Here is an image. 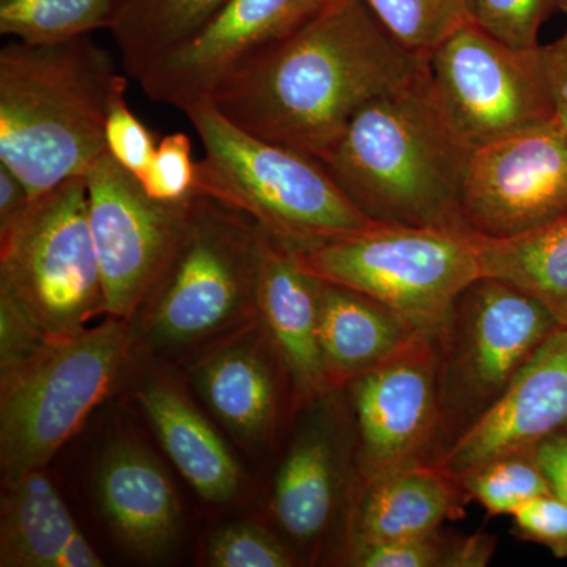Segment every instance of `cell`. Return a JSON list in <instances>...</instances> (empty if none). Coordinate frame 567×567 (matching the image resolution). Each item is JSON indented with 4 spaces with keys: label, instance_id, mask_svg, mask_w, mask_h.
I'll use <instances>...</instances> for the list:
<instances>
[{
    "label": "cell",
    "instance_id": "1",
    "mask_svg": "<svg viewBox=\"0 0 567 567\" xmlns=\"http://www.w3.org/2000/svg\"><path fill=\"white\" fill-rule=\"evenodd\" d=\"M424 70L363 0H338L241 63L208 102L245 132L320 159L361 107Z\"/></svg>",
    "mask_w": 567,
    "mask_h": 567
},
{
    "label": "cell",
    "instance_id": "2",
    "mask_svg": "<svg viewBox=\"0 0 567 567\" xmlns=\"http://www.w3.org/2000/svg\"><path fill=\"white\" fill-rule=\"evenodd\" d=\"M470 153L440 114L425 65L361 107L319 162L372 221L468 233L461 194Z\"/></svg>",
    "mask_w": 567,
    "mask_h": 567
},
{
    "label": "cell",
    "instance_id": "3",
    "mask_svg": "<svg viewBox=\"0 0 567 567\" xmlns=\"http://www.w3.org/2000/svg\"><path fill=\"white\" fill-rule=\"evenodd\" d=\"M125 91L91 35L43 47L11 41L0 51V164L33 200L85 177L106 153L107 112Z\"/></svg>",
    "mask_w": 567,
    "mask_h": 567
},
{
    "label": "cell",
    "instance_id": "4",
    "mask_svg": "<svg viewBox=\"0 0 567 567\" xmlns=\"http://www.w3.org/2000/svg\"><path fill=\"white\" fill-rule=\"evenodd\" d=\"M182 112L204 148L196 194L246 213L301 248L383 224L358 210L319 159L245 132L208 100Z\"/></svg>",
    "mask_w": 567,
    "mask_h": 567
},
{
    "label": "cell",
    "instance_id": "5",
    "mask_svg": "<svg viewBox=\"0 0 567 567\" xmlns=\"http://www.w3.org/2000/svg\"><path fill=\"white\" fill-rule=\"evenodd\" d=\"M558 327L546 306L498 279L480 276L458 293L436 330L439 432L432 465L498 402Z\"/></svg>",
    "mask_w": 567,
    "mask_h": 567
},
{
    "label": "cell",
    "instance_id": "6",
    "mask_svg": "<svg viewBox=\"0 0 567 567\" xmlns=\"http://www.w3.org/2000/svg\"><path fill=\"white\" fill-rule=\"evenodd\" d=\"M130 352L121 319L50 341L2 377L0 458L6 481L43 468L110 394Z\"/></svg>",
    "mask_w": 567,
    "mask_h": 567
},
{
    "label": "cell",
    "instance_id": "7",
    "mask_svg": "<svg viewBox=\"0 0 567 567\" xmlns=\"http://www.w3.org/2000/svg\"><path fill=\"white\" fill-rule=\"evenodd\" d=\"M300 251L309 274L385 305L416 330H439L481 276L473 234L435 227L379 224Z\"/></svg>",
    "mask_w": 567,
    "mask_h": 567
},
{
    "label": "cell",
    "instance_id": "8",
    "mask_svg": "<svg viewBox=\"0 0 567 567\" xmlns=\"http://www.w3.org/2000/svg\"><path fill=\"white\" fill-rule=\"evenodd\" d=\"M0 293L50 341L71 338L104 311L87 182L70 178L33 200L0 237Z\"/></svg>",
    "mask_w": 567,
    "mask_h": 567
},
{
    "label": "cell",
    "instance_id": "9",
    "mask_svg": "<svg viewBox=\"0 0 567 567\" xmlns=\"http://www.w3.org/2000/svg\"><path fill=\"white\" fill-rule=\"evenodd\" d=\"M260 238L251 216L196 194L185 241L151 297L152 338L192 344L256 309Z\"/></svg>",
    "mask_w": 567,
    "mask_h": 567
},
{
    "label": "cell",
    "instance_id": "10",
    "mask_svg": "<svg viewBox=\"0 0 567 567\" xmlns=\"http://www.w3.org/2000/svg\"><path fill=\"white\" fill-rule=\"evenodd\" d=\"M425 65L440 114L470 152L555 117L543 47L517 50L470 22Z\"/></svg>",
    "mask_w": 567,
    "mask_h": 567
},
{
    "label": "cell",
    "instance_id": "11",
    "mask_svg": "<svg viewBox=\"0 0 567 567\" xmlns=\"http://www.w3.org/2000/svg\"><path fill=\"white\" fill-rule=\"evenodd\" d=\"M89 221L99 256L104 312L128 319L162 281L192 221L193 199L162 203L110 153L85 175Z\"/></svg>",
    "mask_w": 567,
    "mask_h": 567
},
{
    "label": "cell",
    "instance_id": "12",
    "mask_svg": "<svg viewBox=\"0 0 567 567\" xmlns=\"http://www.w3.org/2000/svg\"><path fill=\"white\" fill-rule=\"evenodd\" d=\"M342 390L352 415L360 487L410 466L434 464L439 432L436 331L417 330Z\"/></svg>",
    "mask_w": 567,
    "mask_h": 567
},
{
    "label": "cell",
    "instance_id": "13",
    "mask_svg": "<svg viewBox=\"0 0 567 567\" xmlns=\"http://www.w3.org/2000/svg\"><path fill=\"white\" fill-rule=\"evenodd\" d=\"M461 212L470 234L511 237L567 215V130L557 121L470 153Z\"/></svg>",
    "mask_w": 567,
    "mask_h": 567
},
{
    "label": "cell",
    "instance_id": "14",
    "mask_svg": "<svg viewBox=\"0 0 567 567\" xmlns=\"http://www.w3.org/2000/svg\"><path fill=\"white\" fill-rule=\"evenodd\" d=\"M338 0H229L200 31L141 74L153 102L183 110L208 100L241 63L278 43Z\"/></svg>",
    "mask_w": 567,
    "mask_h": 567
},
{
    "label": "cell",
    "instance_id": "15",
    "mask_svg": "<svg viewBox=\"0 0 567 567\" xmlns=\"http://www.w3.org/2000/svg\"><path fill=\"white\" fill-rule=\"evenodd\" d=\"M567 432V327L540 344L505 394L434 465L458 481L507 454Z\"/></svg>",
    "mask_w": 567,
    "mask_h": 567
},
{
    "label": "cell",
    "instance_id": "16",
    "mask_svg": "<svg viewBox=\"0 0 567 567\" xmlns=\"http://www.w3.org/2000/svg\"><path fill=\"white\" fill-rule=\"evenodd\" d=\"M319 284L305 267L300 246L262 226L256 311L303 404L334 393L319 342Z\"/></svg>",
    "mask_w": 567,
    "mask_h": 567
},
{
    "label": "cell",
    "instance_id": "17",
    "mask_svg": "<svg viewBox=\"0 0 567 567\" xmlns=\"http://www.w3.org/2000/svg\"><path fill=\"white\" fill-rule=\"evenodd\" d=\"M104 517L123 546L142 558H159L177 544L182 514L169 476L148 451L117 442L96 475Z\"/></svg>",
    "mask_w": 567,
    "mask_h": 567
},
{
    "label": "cell",
    "instance_id": "18",
    "mask_svg": "<svg viewBox=\"0 0 567 567\" xmlns=\"http://www.w3.org/2000/svg\"><path fill=\"white\" fill-rule=\"evenodd\" d=\"M338 429L323 412L295 436L276 475L271 507L279 527L298 546H315L333 525L344 470Z\"/></svg>",
    "mask_w": 567,
    "mask_h": 567
},
{
    "label": "cell",
    "instance_id": "19",
    "mask_svg": "<svg viewBox=\"0 0 567 567\" xmlns=\"http://www.w3.org/2000/svg\"><path fill=\"white\" fill-rule=\"evenodd\" d=\"M468 502L461 483L434 465L410 466L379 477L358 491L349 548L429 535L464 516Z\"/></svg>",
    "mask_w": 567,
    "mask_h": 567
},
{
    "label": "cell",
    "instance_id": "20",
    "mask_svg": "<svg viewBox=\"0 0 567 567\" xmlns=\"http://www.w3.org/2000/svg\"><path fill=\"white\" fill-rule=\"evenodd\" d=\"M416 331L385 305L320 279L319 342L334 393L390 357Z\"/></svg>",
    "mask_w": 567,
    "mask_h": 567
},
{
    "label": "cell",
    "instance_id": "21",
    "mask_svg": "<svg viewBox=\"0 0 567 567\" xmlns=\"http://www.w3.org/2000/svg\"><path fill=\"white\" fill-rule=\"evenodd\" d=\"M137 401L189 486L205 502L234 499L240 488V466L210 423L177 390L163 383L141 388Z\"/></svg>",
    "mask_w": 567,
    "mask_h": 567
},
{
    "label": "cell",
    "instance_id": "22",
    "mask_svg": "<svg viewBox=\"0 0 567 567\" xmlns=\"http://www.w3.org/2000/svg\"><path fill=\"white\" fill-rule=\"evenodd\" d=\"M196 385L216 416L241 439L260 443L274 434L278 383L256 349L230 346L212 353L197 365Z\"/></svg>",
    "mask_w": 567,
    "mask_h": 567
},
{
    "label": "cell",
    "instance_id": "23",
    "mask_svg": "<svg viewBox=\"0 0 567 567\" xmlns=\"http://www.w3.org/2000/svg\"><path fill=\"white\" fill-rule=\"evenodd\" d=\"M473 237L481 276L516 287L567 327V215L511 237Z\"/></svg>",
    "mask_w": 567,
    "mask_h": 567
},
{
    "label": "cell",
    "instance_id": "24",
    "mask_svg": "<svg viewBox=\"0 0 567 567\" xmlns=\"http://www.w3.org/2000/svg\"><path fill=\"white\" fill-rule=\"evenodd\" d=\"M78 527L50 477L40 470L7 481L0 525V566L58 567Z\"/></svg>",
    "mask_w": 567,
    "mask_h": 567
},
{
    "label": "cell",
    "instance_id": "25",
    "mask_svg": "<svg viewBox=\"0 0 567 567\" xmlns=\"http://www.w3.org/2000/svg\"><path fill=\"white\" fill-rule=\"evenodd\" d=\"M229 0H115L110 32L123 69L140 80L153 62L203 31Z\"/></svg>",
    "mask_w": 567,
    "mask_h": 567
},
{
    "label": "cell",
    "instance_id": "26",
    "mask_svg": "<svg viewBox=\"0 0 567 567\" xmlns=\"http://www.w3.org/2000/svg\"><path fill=\"white\" fill-rule=\"evenodd\" d=\"M115 0H0V33L43 47L107 29Z\"/></svg>",
    "mask_w": 567,
    "mask_h": 567
},
{
    "label": "cell",
    "instance_id": "27",
    "mask_svg": "<svg viewBox=\"0 0 567 567\" xmlns=\"http://www.w3.org/2000/svg\"><path fill=\"white\" fill-rule=\"evenodd\" d=\"M395 43L427 59L443 41L470 24L468 0H363Z\"/></svg>",
    "mask_w": 567,
    "mask_h": 567
},
{
    "label": "cell",
    "instance_id": "28",
    "mask_svg": "<svg viewBox=\"0 0 567 567\" xmlns=\"http://www.w3.org/2000/svg\"><path fill=\"white\" fill-rule=\"evenodd\" d=\"M458 483L470 502L480 503L491 516H513L529 499L554 492L532 451L487 462Z\"/></svg>",
    "mask_w": 567,
    "mask_h": 567
},
{
    "label": "cell",
    "instance_id": "29",
    "mask_svg": "<svg viewBox=\"0 0 567 567\" xmlns=\"http://www.w3.org/2000/svg\"><path fill=\"white\" fill-rule=\"evenodd\" d=\"M567 0H468L470 20L494 39L517 48L540 47L544 22L565 10Z\"/></svg>",
    "mask_w": 567,
    "mask_h": 567
},
{
    "label": "cell",
    "instance_id": "30",
    "mask_svg": "<svg viewBox=\"0 0 567 567\" xmlns=\"http://www.w3.org/2000/svg\"><path fill=\"white\" fill-rule=\"evenodd\" d=\"M208 566L290 567L297 565L293 551L278 537L254 524L227 525L212 536L207 546Z\"/></svg>",
    "mask_w": 567,
    "mask_h": 567
},
{
    "label": "cell",
    "instance_id": "31",
    "mask_svg": "<svg viewBox=\"0 0 567 567\" xmlns=\"http://www.w3.org/2000/svg\"><path fill=\"white\" fill-rule=\"evenodd\" d=\"M140 182L148 196L162 203H183L196 196L197 162L188 134L162 137Z\"/></svg>",
    "mask_w": 567,
    "mask_h": 567
},
{
    "label": "cell",
    "instance_id": "32",
    "mask_svg": "<svg viewBox=\"0 0 567 567\" xmlns=\"http://www.w3.org/2000/svg\"><path fill=\"white\" fill-rule=\"evenodd\" d=\"M453 536L442 528L429 535L354 544L347 550L344 561L354 567H446Z\"/></svg>",
    "mask_w": 567,
    "mask_h": 567
},
{
    "label": "cell",
    "instance_id": "33",
    "mask_svg": "<svg viewBox=\"0 0 567 567\" xmlns=\"http://www.w3.org/2000/svg\"><path fill=\"white\" fill-rule=\"evenodd\" d=\"M106 152L140 181L155 155L158 141L126 104L125 92L111 103L104 126Z\"/></svg>",
    "mask_w": 567,
    "mask_h": 567
},
{
    "label": "cell",
    "instance_id": "34",
    "mask_svg": "<svg viewBox=\"0 0 567 567\" xmlns=\"http://www.w3.org/2000/svg\"><path fill=\"white\" fill-rule=\"evenodd\" d=\"M514 535L547 547L557 558H567V503L557 494L536 496L518 507Z\"/></svg>",
    "mask_w": 567,
    "mask_h": 567
},
{
    "label": "cell",
    "instance_id": "35",
    "mask_svg": "<svg viewBox=\"0 0 567 567\" xmlns=\"http://www.w3.org/2000/svg\"><path fill=\"white\" fill-rule=\"evenodd\" d=\"M563 13L567 17V2ZM555 118L567 130V29L555 43L543 47Z\"/></svg>",
    "mask_w": 567,
    "mask_h": 567
},
{
    "label": "cell",
    "instance_id": "36",
    "mask_svg": "<svg viewBox=\"0 0 567 567\" xmlns=\"http://www.w3.org/2000/svg\"><path fill=\"white\" fill-rule=\"evenodd\" d=\"M33 199L28 186L11 173L9 167L0 164V237L10 233L29 212Z\"/></svg>",
    "mask_w": 567,
    "mask_h": 567
},
{
    "label": "cell",
    "instance_id": "37",
    "mask_svg": "<svg viewBox=\"0 0 567 567\" xmlns=\"http://www.w3.org/2000/svg\"><path fill=\"white\" fill-rule=\"evenodd\" d=\"M532 453L546 473L554 494L567 503V432L540 443Z\"/></svg>",
    "mask_w": 567,
    "mask_h": 567
},
{
    "label": "cell",
    "instance_id": "38",
    "mask_svg": "<svg viewBox=\"0 0 567 567\" xmlns=\"http://www.w3.org/2000/svg\"><path fill=\"white\" fill-rule=\"evenodd\" d=\"M496 537L486 533L472 536H453L446 567H486L494 557Z\"/></svg>",
    "mask_w": 567,
    "mask_h": 567
},
{
    "label": "cell",
    "instance_id": "39",
    "mask_svg": "<svg viewBox=\"0 0 567 567\" xmlns=\"http://www.w3.org/2000/svg\"><path fill=\"white\" fill-rule=\"evenodd\" d=\"M103 559L96 555L87 537L80 529L73 533L59 557L58 567H100Z\"/></svg>",
    "mask_w": 567,
    "mask_h": 567
}]
</instances>
